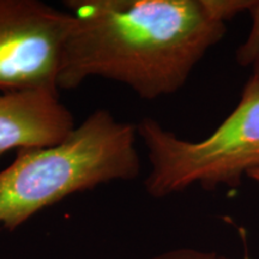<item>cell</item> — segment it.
I'll list each match as a JSON object with an SVG mask.
<instances>
[{
    "label": "cell",
    "mask_w": 259,
    "mask_h": 259,
    "mask_svg": "<svg viewBox=\"0 0 259 259\" xmlns=\"http://www.w3.org/2000/svg\"><path fill=\"white\" fill-rule=\"evenodd\" d=\"M253 0H67L73 23L59 89L89 78L128 87L154 101L184 88L227 23Z\"/></svg>",
    "instance_id": "1"
},
{
    "label": "cell",
    "mask_w": 259,
    "mask_h": 259,
    "mask_svg": "<svg viewBox=\"0 0 259 259\" xmlns=\"http://www.w3.org/2000/svg\"><path fill=\"white\" fill-rule=\"evenodd\" d=\"M137 125L97 109L59 143L19 149L0 170V223L15 231L70 194L141 173Z\"/></svg>",
    "instance_id": "2"
},
{
    "label": "cell",
    "mask_w": 259,
    "mask_h": 259,
    "mask_svg": "<svg viewBox=\"0 0 259 259\" xmlns=\"http://www.w3.org/2000/svg\"><path fill=\"white\" fill-rule=\"evenodd\" d=\"M137 132L150 163L144 187L153 198L193 186L238 189L251 170L259 169V92L241 93L231 114L199 141L178 137L154 118L142 119Z\"/></svg>",
    "instance_id": "3"
},
{
    "label": "cell",
    "mask_w": 259,
    "mask_h": 259,
    "mask_svg": "<svg viewBox=\"0 0 259 259\" xmlns=\"http://www.w3.org/2000/svg\"><path fill=\"white\" fill-rule=\"evenodd\" d=\"M73 17L38 0H0V92L58 93Z\"/></svg>",
    "instance_id": "4"
},
{
    "label": "cell",
    "mask_w": 259,
    "mask_h": 259,
    "mask_svg": "<svg viewBox=\"0 0 259 259\" xmlns=\"http://www.w3.org/2000/svg\"><path fill=\"white\" fill-rule=\"evenodd\" d=\"M76 127L72 113L48 90L0 93V156L14 149L54 145Z\"/></svg>",
    "instance_id": "5"
},
{
    "label": "cell",
    "mask_w": 259,
    "mask_h": 259,
    "mask_svg": "<svg viewBox=\"0 0 259 259\" xmlns=\"http://www.w3.org/2000/svg\"><path fill=\"white\" fill-rule=\"evenodd\" d=\"M252 25L246 40L236 50V64L241 67H253L259 60V0H253L248 9Z\"/></svg>",
    "instance_id": "6"
},
{
    "label": "cell",
    "mask_w": 259,
    "mask_h": 259,
    "mask_svg": "<svg viewBox=\"0 0 259 259\" xmlns=\"http://www.w3.org/2000/svg\"><path fill=\"white\" fill-rule=\"evenodd\" d=\"M149 259H233L228 255L219 253L215 251L197 250L191 247L173 248V250L164 251L162 253L153 255Z\"/></svg>",
    "instance_id": "7"
},
{
    "label": "cell",
    "mask_w": 259,
    "mask_h": 259,
    "mask_svg": "<svg viewBox=\"0 0 259 259\" xmlns=\"http://www.w3.org/2000/svg\"><path fill=\"white\" fill-rule=\"evenodd\" d=\"M259 92V60L252 67V73L246 82L242 93H253Z\"/></svg>",
    "instance_id": "8"
},
{
    "label": "cell",
    "mask_w": 259,
    "mask_h": 259,
    "mask_svg": "<svg viewBox=\"0 0 259 259\" xmlns=\"http://www.w3.org/2000/svg\"><path fill=\"white\" fill-rule=\"evenodd\" d=\"M246 178H248V179L252 180V181H254V183L257 184V185H259V169L251 170L250 173L247 174V177H246Z\"/></svg>",
    "instance_id": "9"
}]
</instances>
